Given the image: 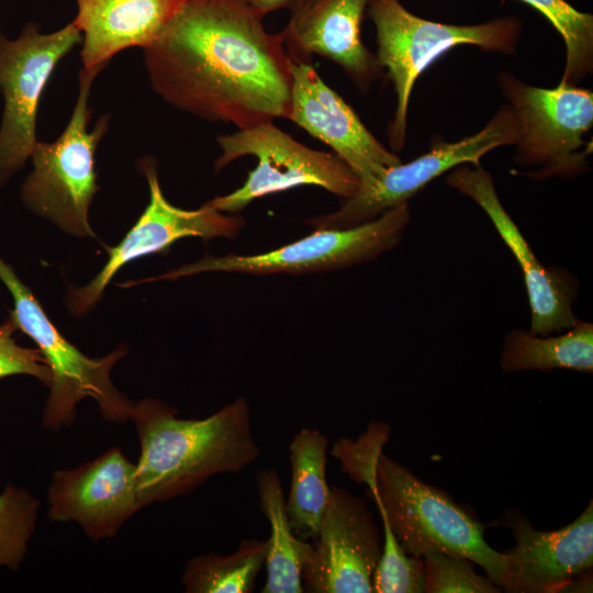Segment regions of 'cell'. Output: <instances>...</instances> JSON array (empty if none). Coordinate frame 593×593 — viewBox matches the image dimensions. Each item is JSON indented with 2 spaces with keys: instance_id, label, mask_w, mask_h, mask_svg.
Returning a JSON list of instances; mask_svg holds the SVG:
<instances>
[{
  "instance_id": "obj_1",
  "label": "cell",
  "mask_w": 593,
  "mask_h": 593,
  "mask_svg": "<svg viewBox=\"0 0 593 593\" xmlns=\"http://www.w3.org/2000/svg\"><path fill=\"white\" fill-rule=\"evenodd\" d=\"M262 18L242 0H183L144 48L153 90L180 111L237 128L288 119L290 58Z\"/></svg>"
},
{
  "instance_id": "obj_2",
  "label": "cell",
  "mask_w": 593,
  "mask_h": 593,
  "mask_svg": "<svg viewBox=\"0 0 593 593\" xmlns=\"http://www.w3.org/2000/svg\"><path fill=\"white\" fill-rule=\"evenodd\" d=\"M131 419L141 445L143 506L191 493L213 475L239 473L260 457L243 396L201 419L178 418L172 406L145 398L134 403Z\"/></svg>"
},
{
  "instance_id": "obj_3",
  "label": "cell",
  "mask_w": 593,
  "mask_h": 593,
  "mask_svg": "<svg viewBox=\"0 0 593 593\" xmlns=\"http://www.w3.org/2000/svg\"><path fill=\"white\" fill-rule=\"evenodd\" d=\"M366 12L376 29L377 61L387 70L396 96L388 128L389 145L394 153L405 145L411 93L427 67L458 45L513 54L522 34V22L516 16L474 25L445 24L413 14L399 0H369Z\"/></svg>"
},
{
  "instance_id": "obj_4",
  "label": "cell",
  "mask_w": 593,
  "mask_h": 593,
  "mask_svg": "<svg viewBox=\"0 0 593 593\" xmlns=\"http://www.w3.org/2000/svg\"><path fill=\"white\" fill-rule=\"evenodd\" d=\"M371 497L406 553L422 558L439 551L463 557L502 588L506 558L485 541L483 526L384 454L377 469V494Z\"/></svg>"
},
{
  "instance_id": "obj_5",
  "label": "cell",
  "mask_w": 593,
  "mask_h": 593,
  "mask_svg": "<svg viewBox=\"0 0 593 593\" xmlns=\"http://www.w3.org/2000/svg\"><path fill=\"white\" fill-rule=\"evenodd\" d=\"M0 280L10 291L18 329L31 337L51 370L49 393L43 411V426L58 430L76 418L78 403L93 399L100 414L112 423L131 419L134 403L111 380L113 366L126 354L121 347L102 358H89L69 343L45 314L32 291L0 257Z\"/></svg>"
},
{
  "instance_id": "obj_6",
  "label": "cell",
  "mask_w": 593,
  "mask_h": 593,
  "mask_svg": "<svg viewBox=\"0 0 593 593\" xmlns=\"http://www.w3.org/2000/svg\"><path fill=\"white\" fill-rule=\"evenodd\" d=\"M101 69L80 70L78 98L66 128L52 143L37 142L30 157L33 170L20 189L21 200L30 211L81 237L94 236L88 220L89 206L99 190L94 154L110 122V115H104L88 131V100Z\"/></svg>"
},
{
  "instance_id": "obj_7",
  "label": "cell",
  "mask_w": 593,
  "mask_h": 593,
  "mask_svg": "<svg viewBox=\"0 0 593 593\" xmlns=\"http://www.w3.org/2000/svg\"><path fill=\"white\" fill-rule=\"evenodd\" d=\"M497 82L517 121V167L530 168L526 175L535 179L572 178L589 169L592 142L584 136L593 125L591 90L562 82L535 87L507 71Z\"/></svg>"
},
{
  "instance_id": "obj_8",
  "label": "cell",
  "mask_w": 593,
  "mask_h": 593,
  "mask_svg": "<svg viewBox=\"0 0 593 593\" xmlns=\"http://www.w3.org/2000/svg\"><path fill=\"white\" fill-rule=\"evenodd\" d=\"M216 141L222 149L214 163L216 172L243 156H254L258 161L240 188L206 202L220 212L234 214L258 198L299 186H317L343 200L353 197L360 186L353 169L336 154L305 146L273 121L237 128Z\"/></svg>"
},
{
  "instance_id": "obj_9",
  "label": "cell",
  "mask_w": 593,
  "mask_h": 593,
  "mask_svg": "<svg viewBox=\"0 0 593 593\" xmlns=\"http://www.w3.org/2000/svg\"><path fill=\"white\" fill-rule=\"evenodd\" d=\"M410 221L409 203H403L354 227L315 230L299 240L257 255H206L155 279L176 280L208 271L264 276L344 269L371 261L398 246Z\"/></svg>"
},
{
  "instance_id": "obj_10",
  "label": "cell",
  "mask_w": 593,
  "mask_h": 593,
  "mask_svg": "<svg viewBox=\"0 0 593 593\" xmlns=\"http://www.w3.org/2000/svg\"><path fill=\"white\" fill-rule=\"evenodd\" d=\"M80 41L72 22L52 33L29 22L13 40L0 31V186L31 157L38 142L36 118L43 90L57 63Z\"/></svg>"
},
{
  "instance_id": "obj_11",
  "label": "cell",
  "mask_w": 593,
  "mask_h": 593,
  "mask_svg": "<svg viewBox=\"0 0 593 593\" xmlns=\"http://www.w3.org/2000/svg\"><path fill=\"white\" fill-rule=\"evenodd\" d=\"M518 126L511 107L504 104L479 132L457 142L438 139L415 159L391 166L370 187L359 188L336 211L306 220L315 230H340L372 221L403 203L429 182L463 164L480 165L489 152L514 145Z\"/></svg>"
},
{
  "instance_id": "obj_12",
  "label": "cell",
  "mask_w": 593,
  "mask_h": 593,
  "mask_svg": "<svg viewBox=\"0 0 593 593\" xmlns=\"http://www.w3.org/2000/svg\"><path fill=\"white\" fill-rule=\"evenodd\" d=\"M312 545L301 574L303 592H373L372 577L382 544L363 499L340 486H331L329 503Z\"/></svg>"
},
{
  "instance_id": "obj_13",
  "label": "cell",
  "mask_w": 593,
  "mask_h": 593,
  "mask_svg": "<svg viewBox=\"0 0 593 593\" xmlns=\"http://www.w3.org/2000/svg\"><path fill=\"white\" fill-rule=\"evenodd\" d=\"M142 167L149 186V203L125 237L115 247L108 248L109 259L99 273L87 286L69 289L67 304L75 315L85 313L99 301L107 284L125 264L163 253L183 237L235 238L245 225L243 216L226 215L208 203L197 210L172 205L163 194L155 164L145 159Z\"/></svg>"
},
{
  "instance_id": "obj_14",
  "label": "cell",
  "mask_w": 593,
  "mask_h": 593,
  "mask_svg": "<svg viewBox=\"0 0 593 593\" xmlns=\"http://www.w3.org/2000/svg\"><path fill=\"white\" fill-rule=\"evenodd\" d=\"M47 515L54 522H76L93 540L114 537L143 507L136 463L120 447H112L79 467L56 470L47 489Z\"/></svg>"
},
{
  "instance_id": "obj_15",
  "label": "cell",
  "mask_w": 593,
  "mask_h": 593,
  "mask_svg": "<svg viewBox=\"0 0 593 593\" xmlns=\"http://www.w3.org/2000/svg\"><path fill=\"white\" fill-rule=\"evenodd\" d=\"M446 181L485 212L517 260L530 306L529 332L549 335L575 325L579 318L572 309L577 295L574 280L564 270L546 268L538 260L501 203L492 175L481 165L463 164L451 169Z\"/></svg>"
},
{
  "instance_id": "obj_16",
  "label": "cell",
  "mask_w": 593,
  "mask_h": 593,
  "mask_svg": "<svg viewBox=\"0 0 593 593\" xmlns=\"http://www.w3.org/2000/svg\"><path fill=\"white\" fill-rule=\"evenodd\" d=\"M291 109L288 120L328 145L370 187L400 157L366 127L354 109L320 77L312 64L290 60Z\"/></svg>"
},
{
  "instance_id": "obj_17",
  "label": "cell",
  "mask_w": 593,
  "mask_h": 593,
  "mask_svg": "<svg viewBox=\"0 0 593 593\" xmlns=\"http://www.w3.org/2000/svg\"><path fill=\"white\" fill-rule=\"evenodd\" d=\"M369 0H294L280 32L293 63L311 64L316 54L338 66L367 92L383 74L376 55L362 43L361 23Z\"/></svg>"
},
{
  "instance_id": "obj_18",
  "label": "cell",
  "mask_w": 593,
  "mask_h": 593,
  "mask_svg": "<svg viewBox=\"0 0 593 593\" xmlns=\"http://www.w3.org/2000/svg\"><path fill=\"white\" fill-rule=\"evenodd\" d=\"M505 524L516 545L504 552V591L558 593L567 582L592 570V501L574 522L555 532L537 530L519 514H508Z\"/></svg>"
},
{
  "instance_id": "obj_19",
  "label": "cell",
  "mask_w": 593,
  "mask_h": 593,
  "mask_svg": "<svg viewBox=\"0 0 593 593\" xmlns=\"http://www.w3.org/2000/svg\"><path fill=\"white\" fill-rule=\"evenodd\" d=\"M82 68H103L119 52L155 43L183 0H76Z\"/></svg>"
},
{
  "instance_id": "obj_20",
  "label": "cell",
  "mask_w": 593,
  "mask_h": 593,
  "mask_svg": "<svg viewBox=\"0 0 593 593\" xmlns=\"http://www.w3.org/2000/svg\"><path fill=\"white\" fill-rule=\"evenodd\" d=\"M327 437L317 428H301L289 445L291 488L286 500L288 519L294 535L315 538L329 503L326 481Z\"/></svg>"
},
{
  "instance_id": "obj_21",
  "label": "cell",
  "mask_w": 593,
  "mask_h": 593,
  "mask_svg": "<svg viewBox=\"0 0 593 593\" xmlns=\"http://www.w3.org/2000/svg\"><path fill=\"white\" fill-rule=\"evenodd\" d=\"M259 507L270 525L262 593H302L301 574L313 545L296 537L290 526L279 473L264 469L256 474Z\"/></svg>"
},
{
  "instance_id": "obj_22",
  "label": "cell",
  "mask_w": 593,
  "mask_h": 593,
  "mask_svg": "<svg viewBox=\"0 0 593 593\" xmlns=\"http://www.w3.org/2000/svg\"><path fill=\"white\" fill-rule=\"evenodd\" d=\"M500 367L506 372L569 369L593 371V324L580 321L549 335L521 328L510 332L503 343Z\"/></svg>"
},
{
  "instance_id": "obj_23",
  "label": "cell",
  "mask_w": 593,
  "mask_h": 593,
  "mask_svg": "<svg viewBox=\"0 0 593 593\" xmlns=\"http://www.w3.org/2000/svg\"><path fill=\"white\" fill-rule=\"evenodd\" d=\"M268 540H242L226 556L206 552L189 559L181 575L187 593H250L265 564Z\"/></svg>"
},
{
  "instance_id": "obj_24",
  "label": "cell",
  "mask_w": 593,
  "mask_h": 593,
  "mask_svg": "<svg viewBox=\"0 0 593 593\" xmlns=\"http://www.w3.org/2000/svg\"><path fill=\"white\" fill-rule=\"evenodd\" d=\"M541 13L560 34L566 63L560 82L578 86L593 69V15L564 0H519Z\"/></svg>"
},
{
  "instance_id": "obj_25",
  "label": "cell",
  "mask_w": 593,
  "mask_h": 593,
  "mask_svg": "<svg viewBox=\"0 0 593 593\" xmlns=\"http://www.w3.org/2000/svg\"><path fill=\"white\" fill-rule=\"evenodd\" d=\"M40 502L27 490L9 484L0 493V567L15 571L35 530Z\"/></svg>"
},
{
  "instance_id": "obj_26",
  "label": "cell",
  "mask_w": 593,
  "mask_h": 593,
  "mask_svg": "<svg viewBox=\"0 0 593 593\" xmlns=\"http://www.w3.org/2000/svg\"><path fill=\"white\" fill-rule=\"evenodd\" d=\"M391 434L385 422H372L357 438H339L331 449V455L340 468L358 484H366L372 496L377 493V469L382 449Z\"/></svg>"
},
{
  "instance_id": "obj_27",
  "label": "cell",
  "mask_w": 593,
  "mask_h": 593,
  "mask_svg": "<svg viewBox=\"0 0 593 593\" xmlns=\"http://www.w3.org/2000/svg\"><path fill=\"white\" fill-rule=\"evenodd\" d=\"M381 515L384 541L382 552L372 577L376 593L425 592L424 563L402 548L387 517Z\"/></svg>"
},
{
  "instance_id": "obj_28",
  "label": "cell",
  "mask_w": 593,
  "mask_h": 593,
  "mask_svg": "<svg viewBox=\"0 0 593 593\" xmlns=\"http://www.w3.org/2000/svg\"><path fill=\"white\" fill-rule=\"evenodd\" d=\"M425 592L497 593L501 590L489 578L477 574L469 560L439 551L423 557Z\"/></svg>"
},
{
  "instance_id": "obj_29",
  "label": "cell",
  "mask_w": 593,
  "mask_h": 593,
  "mask_svg": "<svg viewBox=\"0 0 593 593\" xmlns=\"http://www.w3.org/2000/svg\"><path fill=\"white\" fill-rule=\"evenodd\" d=\"M18 329L11 317L0 324V379L27 374L45 385L51 383V370L38 349L16 344L13 333Z\"/></svg>"
},
{
  "instance_id": "obj_30",
  "label": "cell",
  "mask_w": 593,
  "mask_h": 593,
  "mask_svg": "<svg viewBox=\"0 0 593 593\" xmlns=\"http://www.w3.org/2000/svg\"><path fill=\"white\" fill-rule=\"evenodd\" d=\"M255 9L260 15L280 10L289 9L294 0H242Z\"/></svg>"
},
{
  "instance_id": "obj_31",
  "label": "cell",
  "mask_w": 593,
  "mask_h": 593,
  "mask_svg": "<svg viewBox=\"0 0 593 593\" xmlns=\"http://www.w3.org/2000/svg\"><path fill=\"white\" fill-rule=\"evenodd\" d=\"M559 592H592V577L589 573L580 575L567 582Z\"/></svg>"
}]
</instances>
